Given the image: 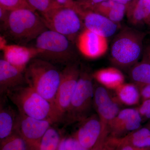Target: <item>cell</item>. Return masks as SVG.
<instances>
[{"label": "cell", "mask_w": 150, "mask_h": 150, "mask_svg": "<svg viewBox=\"0 0 150 150\" xmlns=\"http://www.w3.org/2000/svg\"><path fill=\"white\" fill-rule=\"evenodd\" d=\"M6 96L16 106L18 112L23 115L54 123L62 122L52 105L29 86L11 90Z\"/></svg>", "instance_id": "6da1fadb"}, {"label": "cell", "mask_w": 150, "mask_h": 150, "mask_svg": "<svg viewBox=\"0 0 150 150\" xmlns=\"http://www.w3.org/2000/svg\"><path fill=\"white\" fill-rule=\"evenodd\" d=\"M24 75L28 86L49 101L56 110L55 101L61 72L48 61L34 59L27 65Z\"/></svg>", "instance_id": "7a4b0ae2"}, {"label": "cell", "mask_w": 150, "mask_h": 150, "mask_svg": "<svg viewBox=\"0 0 150 150\" xmlns=\"http://www.w3.org/2000/svg\"><path fill=\"white\" fill-rule=\"evenodd\" d=\"M3 24L11 37L22 43L36 39L48 29L42 17L29 9L10 11L7 20Z\"/></svg>", "instance_id": "3957f363"}, {"label": "cell", "mask_w": 150, "mask_h": 150, "mask_svg": "<svg viewBox=\"0 0 150 150\" xmlns=\"http://www.w3.org/2000/svg\"><path fill=\"white\" fill-rule=\"evenodd\" d=\"M93 95L91 77L87 73L80 72L76 88L63 122L69 125L88 118Z\"/></svg>", "instance_id": "277c9868"}, {"label": "cell", "mask_w": 150, "mask_h": 150, "mask_svg": "<svg viewBox=\"0 0 150 150\" xmlns=\"http://www.w3.org/2000/svg\"><path fill=\"white\" fill-rule=\"evenodd\" d=\"M41 17L48 29L64 35L71 42L81 28L80 16L71 8H54Z\"/></svg>", "instance_id": "5b68a950"}, {"label": "cell", "mask_w": 150, "mask_h": 150, "mask_svg": "<svg viewBox=\"0 0 150 150\" xmlns=\"http://www.w3.org/2000/svg\"><path fill=\"white\" fill-rule=\"evenodd\" d=\"M35 48L39 55L54 62L66 63L72 58L71 41L64 35L51 30H47L36 39Z\"/></svg>", "instance_id": "8992f818"}, {"label": "cell", "mask_w": 150, "mask_h": 150, "mask_svg": "<svg viewBox=\"0 0 150 150\" xmlns=\"http://www.w3.org/2000/svg\"><path fill=\"white\" fill-rule=\"evenodd\" d=\"M142 50V36L131 30L121 33L112 42L111 55L115 63L123 66L135 63Z\"/></svg>", "instance_id": "52a82bcc"}, {"label": "cell", "mask_w": 150, "mask_h": 150, "mask_svg": "<svg viewBox=\"0 0 150 150\" xmlns=\"http://www.w3.org/2000/svg\"><path fill=\"white\" fill-rule=\"evenodd\" d=\"M81 72L77 66L69 64L61 72V78L55 101L57 113L63 122L76 88Z\"/></svg>", "instance_id": "ba28073f"}, {"label": "cell", "mask_w": 150, "mask_h": 150, "mask_svg": "<svg viewBox=\"0 0 150 150\" xmlns=\"http://www.w3.org/2000/svg\"><path fill=\"white\" fill-rule=\"evenodd\" d=\"M53 123L51 121L39 120L19 112L15 132L24 139L30 150H38L43 136Z\"/></svg>", "instance_id": "9c48e42d"}, {"label": "cell", "mask_w": 150, "mask_h": 150, "mask_svg": "<svg viewBox=\"0 0 150 150\" xmlns=\"http://www.w3.org/2000/svg\"><path fill=\"white\" fill-rule=\"evenodd\" d=\"M77 44L82 54L89 59L99 58L108 49L106 38L85 29L78 36Z\"/></svg>", "instance_id": "30bf717a"}, {"label": "cell", "mask_w": 150, "mask_h": 150, "mask_svg": "<svg viewBox=\"0 0 150 150\" xmlns=\"http://www.w3.org/2000/svg\"><path fill=\"white\" fill-rule=\"evenodd\" d=\"M142 119L139 110L126 108L121 110L109 123L112 137L118 138L127 132L136 131L141 126Z\"/></svg>", "instance_id": "8fae6325"}, {"label": "cell", "mask_w": 150, "mask_h": 150, "mask_svg": "<svg viewBox=\"0 0 150 150\" xmlns=\"http://www.w3.org/2000/svg\"><path fill=\"white\" fill-rule=\"evenodd\" d=\"M80 16L86 29L105 38L114 35L118 28L115 23L99 13L82 11Z\"/></svg>", "instance_id": "7c38bea8"}, {"label": "cell", "mask_w": 150, "mask_h": 150, "mask_svg": "<svg viewBox=\"0 0 150 150\" xmlns=\"http://www.w3.org/2000/svg\"><path fill=\"white\" fill-rule=\"evenodd\" d=\"M82 122V124L73 137L84 147L91 149L102 134L103 130L102 123L94 116L88 117Z\"/></svg>", "instance_id": "4fadbf2b"}, {"label": "cell", "mask_w": 150, "mask_h": 150, "mask_svg": "<svg viewBox=\"0 0 150 150\" xmlns=\"http://www.w3.org/2000/svg\"><path fill=\"white\" fill-rule=\"evenodd\" d=\"M4 52V59L9 63L23 71L28 64L35 56L40 54L35 48H28L17 45L6 44L1 48Z\"/></svg>", "instance_id": "5bb4252c"}, {"label": "cell", "mask_w": 150, "mask_h": 150, "mask_svg": "<svg viewBox=\"0 0 150 150\" xmlns=\"http://www.w3.org/2000/svg\"><path fill=\"white\" fill-rule=\"evenodd\" d=\"M93 98L100 121H102L103 128L106 129V124H109L120 112L119 107L103 87H98L94 90Z\"/></svg>", "instance_id": "9a60e30c"}, {"label": "cell", "mask_w": 150, "mask_h": 150, "mask_svg": "<svg viewBox=\"0 0 150 150\" xmlns=\"http://www.w3.org/2000/svg\"><path fill=\"white\" fill-rule=\"evenodd\" d=\"M26 83L23 71L4 59L0 60V93L6 95L9 91Z\"/></svg>", "instance_id": "2e32d148"}, {"label": "cell", "mask_w": 150, "mask_h": 150, "mask_svg": "<svg viewBox=\"0 0 150 150\" xmlns=\"http://www.w3.org/2000/svg\"><path fill=\"white\" fill-rule=\"evenodd\" d=\"M107 141L116 148L125 146L140 148L150 147V131L146 128H143L123 137L108 138Z\"/></svg>", "instance_id": "e0dca14e"}, {"label": "cell", "mask_w": 150, "mask_h": 150, "mask_svg": "<svg viewBox=\"0 0 150 150\" xmlns=\"http://www.w3.org/2000/svg\"><path fill=\"white\" fill-rule=\"evenodd\" d=\"M1 100L0 107V140L5 139L15 131L19 115L9 105H5Z\"/></svg>", "instance_id": "ac0fdd59"}, {"label": "cell", "mask_w": 150, "mask_h": 150, "mask_svg": "<svg viewBox=\"0 0 150 150\" xmlns=\"http://www.w3.org/2000/svg\"><path fill=\"white\" fill-rule=\"evenodd\" d=\"M94 76L100 83L110 88H118L124 81L122 73L114 68L100 70L94 74Z\"/></svg>", "instance_id": "d6986e66"}, {"label": "cell", "mask_w": 150, "mask_h": 150, "mask_svg": "<svg viewBox=\"0 0 150 150\" xmlns=\"http://www.w3.org/2000/svg\"><path fill=\"white\" fill-rule=\"evenodd\" d=\"M116 90L118 98L123 103L131 105L139 102V93L135 86L131 84H123Z\"/></svg>", "instance_id": "ffe728a7"}, {"label": "cell", "mask_w": 150, "mask_h": 150, "mask_svg": "<svg viewBox=\"0 0 150 150\" xmlns=\"http://www.w3.org/2000/svg\"><path fill=\"white\" fill-rule=\"evenodd\" d=\"M62 138L59 131L51 126L42 138L38 150H57Z\"/></svg>", "instance_id": "44dd1931"}, {"label": "cell", "mask_w": 150, "mask_h": 150, "mask_svg": "<svg viewBox=\"0 0 150 150\" xmlns=\"http://www.w3.org/2000/svg\"><path fill=\"white\" fill-rule=\"evenodd\" d=\"M0 150H30L27 143L20 134L15 132L1 141Z\"/></svg>", "instance_id": "7402d4cb"}, {"label": "cell", "mask_w": 150, "mask_h": 150, "mask_svg": "<svg viewBox=\"0 0 150 150\" xmlns=\"http://www.w3.org/2000/svg\"><path fill=\"white\" fill-rule=\"evenodd\" d=\"M135 82L144 86L150 84V64L144 62L137 65L131 72Z\"/></svg>", "instance_id": "603a6c76"}, {"label": "cell", "mask_w": 150, "mask_h": 150, "mask_svg": "<svg viewBox=\"0 0 150 150\" xmlns=\"http://www.w3.org/2000/svg\"><path fill=\"white\" fill-rule=\"evenodd\" d=\"M150 16V0H139L132 13V19L136 22L146 20Z\"/></svg>", "instance_id": "cb8c5ba5"}, {"label": "cell", "mask_w": 150, "mask_h": 150, "mask_svg": "<svg viewBox=\"0 0 150 150\" xmlns=\"http://www.w3.org/2000/svg\"><path fill=\"white\" fill-rule=\"evenodd\" d=\"M33 9L40 13L41 15L56 7L55 0H27Z\"/></svg>", "instance_id": "d4e9b609"}, {"label": "cell", "mask_w": 150, "mask_h": 150, "mask_svg": "<svg viewBox=\"0 0 150 150\" xmlns=\"http://www.w3.org/2000/svg\"><path fill=\"white\" fill-rule=\"evenodd\" d=\"M0 7L9 11L20 9L34 11L29 5L27 0H0Z\"/></svg>", "instance_id": "484cf974"}, {"label": "cell", "mask_w": 150, "mask_h": 150, "mask_svg": "<svg viewBox=\"0 0 150 150\" xmlns=\"http://www.w3.org/2000/svg\"><path fill=\"white\" fill-rule=\"evenodd\" d=\"M84 147L74 137L62 138L57 150H90Z\"/></svg>", "instance_id": "4316f807"}, {"label": "cell", "mask_w": 150, "mask_h": 150, "mask_svg": "<svg viewBox=\"0 0 150 150\" xmlns=\"http://www.w3.org/2000/svg\"><path fill=\"white\" fill-rule=\"evenodd\" d=\"M126 9L125 5L115 2L108 11V17L114 22H119L124 18Z\"/></svg>", "instance_id": "83f0119b"}, {"label": "cell", "mask_w": 150, "mask_h": 150, "mask_svg": "<svg viewBox=\"0 0 150 150\" xmlns=\"http://www.w3.org/2000/svg\"><path fill=\"white\" fill-rule=\"evenodd\" d=\"M56 7H65L74 9L78 12L79 6L77 2L74 0H55Z\"/></svg>", "instance_id": "f1b7e54d"}, {"label": "cell", "mask_w": 150, "mask_h": 150, "mask_svg": "<svg viewBox=\"0 0 150 150\" xmlns=\"http://www.w3.org/2000/svg\"><path fill=\"white\" fill-rule=\"evenodd\" d=\"M107 133L103 132L98 140L96 144L90 150H103L108 138Z\"/></svg>", "instance_id": "f546056e"}, {"label": "cell", "mask_w": 150, "mask_h": 150, "mask_svg": "<svg viewBox=\"0 0 150 150\" xmlns=\"http://www.w3.org/2000/svg\"><path fill=\"white\" fill-rule=\"evenodd\" d=\"M139 111L141 115L150 118V99L145 100L140 108Z\"/></svg>", "instance_id": "4dcf8cb0"}, {"label": "cell", "mask_w": 150, "mask_h": 150, "mask_svg": "<svg viewBox=\"0 0 150 150\" xmlns=\"http://www.w3.org/2000/svg\"><path fill=\"white\" fill-rule=\"evenodd\" d=\"M9 12V11L0 7V20L3 24L7 20Z\"/></svg>", "instance_id": "1f68e13d"}, {"label": "cell", "mask_w": 150, "mask_h": 150, "mask_svg": "<svg viewBox=\"0 0 150 150\" xmlns=\"http://www.w3.org/2000/svg\"><path fill=\"white\" fill-rule=\"evenodd\" d=\"M141 95L144 99H150V84L144 86L141 91Z\"/></svg>", "instance_id": "d6a6232c"}, {"label": "cell", "mask_w": 150, "mask_h": 150, "mask_svg": "<svg viewBox=\"0 0 150 150\" xmlns=\"http://www.w3.org/2000/svg\"><path fill=\"white\" fill-rule=\"evenodd\" d=\"M121 150H150V147L140 148L132 146H126L123 147Z\"/></svg>", "instance_id": "836d02e7"}, {"label": "cell", "mask_w": 150, "mask_h": 150, "mask_svg": "<svg viewBox=\"0 0 150 150\" xmlns=\"http://www.w3.org/2000/svg\"><path fill=\"white\" fill-rule=\"evenodd\" d=\"M103 150H118L117 148H115V147L113 146L112 145H110L106 140L105 142V144Z\"/></svg>", "instance_id": "e575fe53"}, {"label": "cell", "mask_w": 150, "mask_h": 150, "mask_svg": "<svg viewBox=\"0 0 150 150\" xmlns=\"http://www.w3.org/2000/svg\"><path fill=\"white\" fill-rule=\"evenodd\" d=\"M145 57L146 59V62L150 64V45L148 46L146 49Z\"/></svg>", "instance_id": "d590c367"}, {"label": "cell", "mask_w": 150, "mask_h": 150, "mask_svg": "<svg viewBox=\"0 0 150 150\" xmlns=\"http://www.w3.org/2000/svg\"><path fill=\"white\" fill-rule=\"evenodd\" d=\"M115 2L119 3V4H123L126 5L130 2L131 0H112Z\"/></svg>", "instance_id": "8d00e7d4"}, {"label": "cell", "mask_w": 150, "mask_h": 150, "mask_svg": "<svg viewBox=\"0 0 150 150\" xmlns=\"http://www.w3.org/2000/svg\"><path fill=\"white\" fill-rule=\"evenodd\" d=\"M86 1V0H79V1L77 3H79V4H81V3L84 2Z\"/></svg>", "instance_id": "74e56055"}]
</instances>
